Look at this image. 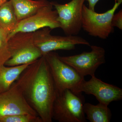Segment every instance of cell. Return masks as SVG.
<instances>
[{
	"instance_id": "8992f818",
	"label": "cell",
	"mask_w": 122,
	"mask_h": 122,
	"mask_svg": "<svg viewBox=\"0 0 122 122\" xmlns=\"http://www.w3.org/2000/svg\"><path fill=\"white\" fill-rule=\"evenodd\" d=\"M43 56L48 62L58 93L66 89L75 92L84 78L73 68L61 60L57 53L53 51Z\"/></svg>"
},
{
	"instance_id": "277c9868",
	"label": "cell",
	"mask_w": 122,
	"mask_h": 122,
	"mask_svg": "<svg viewBox=\"0 0 122 122\" xmlns=\"http://www.w3.org/2000/svg\"><path fill=\"white\" fill-rule=\"evenodd\" d=\"M122 2L115 0L112 8L105 13H98L83 5L82 11V29L92 36L106 39L113 32L111 21L115 11Z\"/></svg>"
},
{
	"instance_id": "6da1fadb",
	"label": "cell",
	"mask_w": 122,
	"mask_h": 122,
	"mask_svg": "<svg viewBox=\"0 0 122 122\" xmlns=\"http://www.w3.org/2000/svg\"><path fill=\"white\" fill-rule=\"evenodd\" d=\"M42 122H52V109L58 93L44 56L30 63L15 81Z\"/></svg>"
},
{
	"instance_id": "9c48e42d",
	"label": "cell",
	"mask_w": 122,
	"mask_h": 122,
	"mask_svg": "<svg viewBox=\"0 0 122 122\" xmlns=\"http://www.w3.org/2000/svg\"><path fill=\"white\" fill-rule=\"evenodd\" d=\"M53 8L50 2L39 9L35 14L18 21L15 29L9 35L8 39L14 34L19 32L33 33L45 27L51 30L60 28L57 11L53 10Z\"/></svg>"
},
{
	"instance_id": "3957f363",
	"label": "cell",
	"mask_w": 122,
	"mask_h": 122,
	"mask_svg": "<svg viewBox=\"0 0 122 122\" xmlns=\"http://www.w3.org/2000/svg\"><path fill=\"white\" fill-rule=\"evenodd\" d=\"M11 57L5 63L7 66H15L32 63L42 56L34 44L33 33L19 32L8 39Z\"/></svg>"
},
{
	"instance_id": "ffe728a7",
	"label": "cell",
	"mask_w": 122,
	"mask_h": 122,
	"mask_svg": "<svg viewBox=\"0 0 122 122\" xmlns=\"http://www.w3.org/2000/svg\"><path fill=\"white\" fill-rule=\"evenodd\" d=\"M8 0H0V6L7 2Z\"/></svg>"
},
{
	"instance_id": "2e32d148",
	"label": "cell",
	"mask_w": 122,
	"mask_h": 122,
	"mask_svg": "<svg viewBox=\"0 0 122 122\" xmlns=\"http://www.w3.org/2000/svg\"><path fill=\"white\" fill-rule=\"evenodd\" d=\"M8 37V33L0 28V64H4L11 57Z\"/></svg>"
},
{
	"instance_id": "ac0fdd59",
	"label": "cell",
	"mask_w": 122,
	"mask_h": 122,
	"mask_svg": "<svg viewBox=\"0 0 122 122\" xmlns=\"http://www.w3.org/2000/svg\"><path fill=\"white\" fill-rule=\"evenodd\" d=\"M112 26L122 30V10H120L117 13H115L113 16L111 21Z\"/></svg>"
},
{
	"instance_id": "e0dca14e",
	"label": "cell",
	"mask_w": 122,
	"mask_h": 122,
	"mask_svg": "<svg viewBox=\"0 0 122 122\" xmlns=\"http://www.w3.org/2000/svg\"><path fill=\"white\" fill-rule=\"evenodd\" d=\"M0 122H42L38 115L20 114L6 116L0 118Z\"/></svg>"
},
{
	"instance_id": "7a4b0ae2",
	"label": "cell",
	"mask_w": 122,
	"mask_h": 122,
	"mask_svg": "<svg viewBox=\"0 0 122 122\" xmlns=\"http://www.w3.org/2000/svg\"><path fill=\"white\" fill-rule=\"evenodd\" d=\"M81 94L70 89L58 93L53 105L52 119L59 122H86Z\"/></svg>"
},
{
	"instance_id": "4fadbf2b",
	"label": "cell",
	"mask_w": 122,
	"mask_h": 122,
	"mask_svg": "<svg viewBox=\"0 0 122 122\" xmlns=\"http://www.w3.org/2000/svg\"><path fill=\"white\" fill-rule=\"evenodd\" d=\"M30 63L15 66H7L4 64H0V93L9 90Z\"/></svg>"
},
{
	"instance_id": "52a82bcc",
	"label": "cell",
	"mask_w": 122,
	"mask_h": 122,
	"mask_svg": "<svg viewBox=\"0 0 122 122\" xmlns=\"http://www.w3.org/2000/svg\"><path fill=\"white\" fill-rule=\"evenodd\" d=\"M91 51L83 52L81 54L60 56V59L73 68L82 77L87 75L95 76L99 66L106 62L105 49L97 46H90Z\"/></svg>"
},
{
	"instance_id": "d6986e66",
	"label": "cell",
	"mask_w": 122,
	"mask_h": 122,
	"mask_svg": "<svg viewBox=\"0 0 122 122\" xmlns=\"http://www.w3.org/2000/svg\"><path fill=\"white\" fill-rule=\"evenodd\" d=\"M87 1L89 3L88 8L91 10L95 11V8L99 0H85Z\"/></svg>"
},
{
	"instance_id": "30bf717a",
	"label": "cell",
	"mask_w": 122,
	"mask_h": 122,
	"mask_svg": "<svg viewBox=\"0 0 122 122\" xmlns=\"http://www.w3.org/2000/svg\"><path fill=\"white\" fill-rule=\"evenodd\" d=\"M26 114L38 116L14 82L9 90L0 93V118Z\"/></svg>"
},
{
	"instance_id": "5bb4252c",
	"label": "cell",
	"mask_w": 122,
	"mask_h": 122,
	"mask_svg": "<svg viewBox=\"0 0 122 122\" xmlns=\"http://www.w3.org/2000/svg\"><path fill=\"white\" fill-rule=\"evenodd\" d=\"M83 108L86 119L90 122H110L112 114L107 105L99 102L96 105L86 103H84Z\"/></svg>"
},
{
	"instance_id": "8fae6325",
	"label": "cell",
	"mask_w": 122,
	"mask_h": 122,
	"mask_svg": "<svg viewBox=\"0 0 122 122\" xmlns=\"http://www.w3.org/2000/svg\"><path fill=\"white\" fill-rule=\"evenodd\" d=\"M82 92L93 95L99 103L107 106L112 102L119 101L122 99V89L105 83L95 76H92L89 81L83 79L75 91L77 93Z\"/></svg>"
},
{
	"instance_id": "9a60e30c",
	"label": "cell",
	"mask_w": 122,
	"mask_h": 122,
	"mask_svg": "<svg viewBox=\"0 0 122 122\" xmlns=\"http://www.w3.org/2000/svg\"><path fill=\"white\" fill-rule=\"evenodd\" d=\"M18 21L10 0L0 6V28L8 36L15 29Z\"/></svg>"
},
{
	"instance_id": "7c38bea8",
	"label": "cell",
	"mask_w": 122,
	"mask_h": 122,
	"mask_svg": "<svg viewBox=\"0 0 122 122\" xmlns=\"http://www.w3.org/2000/svg\"><path fill=\"white\" fill-rule=\"evenodd\" d=\"M18 21L35 14L38 10L49 4L47 0H10Z\"/></svg>"
},
{
	"instance_id": "5b68a950",
	"label": "cell",
	"mask_w": 122,
	"mask_h": 122,
	"mask_svg": "<svg viewBox=\"0 0 122 122\" xmlns=\"http://www.w3.org/2000/svg\"><path fill=\"white\" fill-rule=\"evenodd\" d=\"M51 30L49 28L45 27L33 32L34 44L42 56L55 51L73 50L77 45L91 46L87 40L77 35H52Z\"/></svg>"
},
{
	"instance_id": "ba28073f",
	"label": "cell",
	"mask_w": 122,
	"mask_h": 122,
	"mask_svg": "<svg viewBox=\"0 0 122 122\" xmlns=\"http://www.w3.org/2000/svg\"><path fill=\"white\" fill-rule=\"evenodd\" d=\"M85 0H72L65 4L51 2L58 15L60 28L66 35H77L82 29V11Z\"/></svg>"
}]
</instances>
